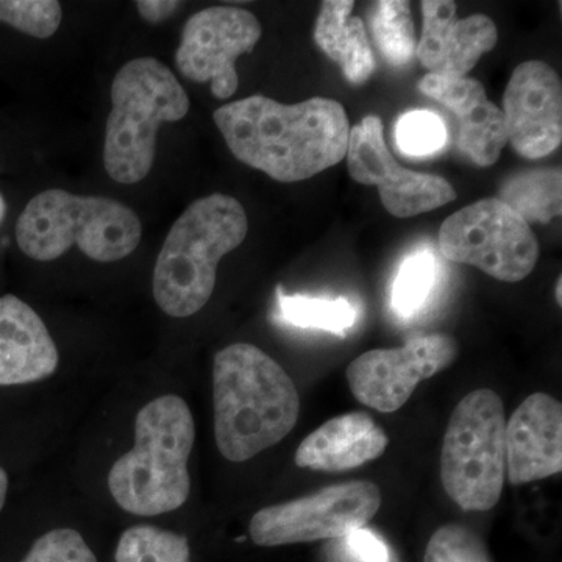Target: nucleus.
Instances as JSON below:
<instances>
[{
  "mask_svg": "<svg viewBox=\"0 0 562 562\" xmlns=\"http://www.w3.org/2000/svg\"><path fill=\"white\" fill-rule=\"evenodd\" d=\"M213 117L239 161L281 183L308 180L333 168L349 147L346 110L331 99L284 105L250 95L221 106Z\"/></svg>",
  "mask_w": 562,
  "mask_h": 562,
  "instance_id": "1",
  "label": "nucleus"
},
{
  "mask_svg": "<svg viewBox=\"0 0 562 562\" xmlns=\"http://www.w3.org/2000/svg\"><path fill=\"white\" fill-rule=\"evenodd\" d=\"M214 436L222 457L244 462L286 438L301 413L297 387L257 346L238 342L214 357Z\"/></svg>",
  "mask_w": 562,
  "mask_h": 562,
  "instance_id": "2",
  "label": "nucleus"
},
{
  "mask_svg": "<svg viewBox=\"0 0 562 562\" xmlns=\"http://www.w3.org/2000/svg\"><path fill=\"white\" fill-rule=\"evenodd\" d=\"M195 425L190 406L177 395H162L139 409L135 446L114 462L109 487L124 512L160 516L176 512L190 497L188 472Z\"/></svg>",
  "mask_w": 562,
  "mask_h": 562,
  "instance_id": "3",
  "label": "nucleus"
},
{
  "mask_svg": "<svg viewBox=\"0 0 562 562\" xmlns=\"http://www.w3.org/2000/svg\"><path fill=\"white\" fill-rule=\"evenodd\" d=\"M249 232L235 198L211 194L192 202L173 222L154 268V299L171 317L194 316L216 286L217 266Z\"/></svg>",
  "mask_w": 562,
  "mask_h": 562,
  "instance_id": "4",
  "label": "nucleus"
},
{
  "mask_svg": "<svg viewBox=\"0 0 562 562\" xmlns=\"http://www.w3.org/2000/svg\"><path fill=\"white\" fill-rule=\"evenodd\" d=\"M191 102L176 74L160 60L125 63L111 83V111L103 143V166L117 183L135 184L149 176L162 124L187 116Z\"/></svg>",
  "mask_w": 562,
  "mask_h": 562,
  "instance_id": "5",
  "label": "nucleus"
},
{
  "mask_svg": "<svg viewBox=\"0 0 562 562\" xmlns=\"http://www.w3.org/2000/svg\"><path fill=\"white\" fill-rule=\"evenodd\" d=\"M140 236L143 225L131 206L63 190L36 194L16 224L18 246L36 261L57 260L74 246L94 261H121L138 249Z\"/></svg>",
  "mask_w": 562,
  "mask_h": 562,
  "instance_id": "6",
  "label": "nucleus"
},
{
  "mask_svg": "<svg viewBox=\"0 0 562 562\" xmlns=\"http://www.w3.org/2000/svg\"><path fill=\"white\" fill-rule=\"evenodd\" d=\"M505 430V406L497 392L476 390L454 406L443 435L441 480L462 512H490L501 502Z\"/></svg>",
  "mask_w": 562,
  "mask_h": 562,
  "instance_id": "7",
  "label": "nucleus"
},
{
  "mask_svg": "<svg viewBox=\"0 0 562 562\" xmlns=\"http://www.w3.org/2000/svg\"><path fill=\"white\" fill-rule=\"evenodd\" d=\"M439 249L447 260L475 266L492 279L517 283L539 260L530 224L497 198L483 199L443 222Z\"/></svg>",
  "mask_w": 562,
  "mask_h": 562,
  "instance_id": "8",
  "label": "nucleus"
},
{
  "mask_svg": "<svg viewBox=\"0 0 562 562\" xmlns=\"http://www.w3.org/2000/svg\"><path fill=\"white\" fill-rule=\"evenodd\" d=\"M382 508V491L372 482L333 484L306 497L268 506L251 517L249 535L260 547L346 538Z\"/></svg>",
  "mask_w": 562,
  "mask_h": 562,
  "instance_id": "9",
  "label": "nucleus"
},
{
  "mask_svg": "<svg viewBox=\"0 0 562 562\" xmlns=\"http://www.w3.org/2000/svg\"><path fill=\"white\" fill-rule=\"evenodd\" d=\"M458 344L443 333L416 336L397 349L366 351L346 376L358 402L380 413L398 412L424 380L453 364Z\"/></svg>",
  "mask_w": 562,
  "mask_h": 562,
  "instance_id": "10",
  "label": "nucleus"
},
{
  "mask_svg": "<svg viewBox=\"0 0 562 562\" xmlns=\"http://www.w3.org/2000/svg\"><path fill=\"white\" fill-rule=\"evenodd\" d=\"M260 21L238 7H210L184 24L176 65L181 76L210 83L214 98H232L239 87L236 60L261 40Z\"/></svg>",
  "mask_w": 562,
  "mask_h": 562,
  "instance_id": "11",
  "label": "nucleus"
},
{
  "mask_svg": "<svg viewBox=\"0 0 562 562\" xmlns=\"http://www.w3.org/2000/svg\"><path fill=\"white\" fill-rule=\"evenodd\" d=\"M346 157L351 179L379 188L384 209L392 216H419L457 199L449 181L398 165L387 149L383 124L376 116L364 117L351 128Z\"/></svg>",
  "mask_w": 562,
  "mask_h": 562,
  "instance_id": "12",
  "label": "nucleus"
},
{
  "mask_svg": "<svg viewBox=\"0 0 562 562\" xmlns=\"http://www.w3.org/2000/svg\"><path fill=\"white\" fill-rule=\"evenodd\" d=\"M506 136L517 154L547 157L562 139L560 76L547 63L525 61L514 69L503 98Z\"/></svg>",
  "mask_w": 562,
  "mask_h": 562,
  "instance_id": "13",
  "label": "nucleus"
},
{
  "mask_svg": "<svg viewBox=\"0 0 562 562\" xmlns=\"http://www.w3.org/2000/svg\"><path fill=\"white\" fill-rule=\"evenodd\" d=\"M420 9L424 27L417 57L435 76L462 79L497 44V27L484 14L458 20L452 0H424Z\"/></svg>",
  "mask_w": 562,
  "mask_h": 562,
  "instance_id": "14",
  "label": "nucleus"
},
{
  "mask_svg": "<svg viewBox=\"0 0 562 562\" xmlns=\"http://www.w3.org/2000/svg\"><path fill=\"white\" fill-rule=\"evenodd\" d=\"M506 475L513 486L535 483L562 472V405L536 392L506 422Z\"/></svg>",
  "mask_w": 562,
  "mask_h": 562,
  "instance_id": "15",
  "label": "nucleus"
},
{
  "mask_svg": "<svg viewBox=\"0 0 562 562\" xmlns=\"http://www.w3.org/2000/svg\"><path fill=\"white\" fill-rule=\"evenodd\" d=\"M419 90L458 117V147L475 165L487 168L498 160L508 143L505 117L503 111L487 99L479 80L427 74L419 81Z\"/></svg>",
  "mask_w": 562,
  "mask_h": 562,
  "instance_id": "16",
  "label": "nucleus"
},
{
  "mask_svg": "<svg viewBox=\"0 0 562 562\" xmlns=\"http://www.w3.org/2000/svg\"><path fill=\"white\" fill-rule=\"evenodd\" d=\"M57 368V346L35 310L14 295L0 297V386L40 382Z\"/></svg>",
  "mask_w": 562,
  "mask_h": 562,
  "instance_id": "17",
  "label": "nucleus"
},
{
  "mask_svg": "<svg viewBox=\"0 0 562 562\" xmlns=\"http://www.w3.org/2000/svg\"><path fill=\"white\" fill-rule=\"evenodd\" d=\"M390 438L368 413L333 417L303 439L295 464L317 472H347L382 457Z\"/></svg>",
  "mask_w": 562,
  "mask_h": 562,
  "instance_id": "18",
  "label": "nucleus"
},
{
  "mask_svg": "<svg viewBox=\"0 0 562 562\" xmlns=\"http://www.w3.org/2000/svg\"><path fill=\"white\" fill-rule=\"evenodd\" d=\"M353 0H325L317 16L314 40L317 46L338 63L351 85H362L375 70L364 22L351 16Z\"/></svg>",
  "mask_w": 562,
  "mask_h": 562,
  "instance_id": "19",
  "label": "nucleus"
},
{
  "mask_svg": "<svg viewBox=\"0 0 562 562\" xmlns=\"http://www.w3.org/2000/svg\"><path fill=\"white\" fill-rule=\"evenodd\" d=\"M497 199L516 211L528 224H547L561 214V171L536 169L516 173L503 183Z\"/></svg>",
  "mask_w": 562,
  "mask_h": 562,
  "instance_id": "20",
  "label": "nucleus"
},
{
  "mask_svg": "<svg viewBox=\"0 0 562 562\" xmlns=\"http://www.w3.org/2000/svg\"><path fill=\"white\" fill-rule=\"evenodd\" d=\"M357 316V308L346 297L291 295L283 288H277V319L291 327L324 330L344 338L353 327Z\"/></svg>",
  "mask_w": 562,
  "mask_h": 562,
  "instance_id": "21",
  "label": "nucleus"
},
{
  "mask_svg": "<svg viewBox=\"0 0 562 562\" xmlns=\"http://www.w3.org/2000/svg\"><path fill=\"white\" fill-rule=\"evenodd\" d=\"M369 27L376 47L391 66H405L416 52V31L409 2L382 0L372 7Z\"/></svg>",
  "mask_w": 562,
  "mask_h": 562,
  "instance_id": "22",
  "label": "nucleus"
},
{
  "mask_svg": "<svg viewBox=\"0 0 562 562\" xmlns=\"http://www.w3.org/2000/svg\"><path fill=\"white\" fill-rule=\"evenodd\" d=\"M438 281V262L430 250H417L405 258L395 276L391 306L402 319H412L430 301Z\"/></svg>",
  "mask_w": 562,
  "mask_h": 562,
  "instance_id": "23",
  "label": "nucleus"
},
{
  "mask_svg": "<svg viewBox=\"0 0 562 562\" xmlns=\"http://www.w3.org/2000/svg\"><path fill=\"white\" fill-rule=\"evenodd\" d=\"M114 562H191L190 543L176 532L138 525L121 536Z\"/></svg>",
  "mask_w": 562,
  "mask_h": 562,
  "instance_id": "24",
  "label": "nucleus"
},
{
  "mask_svg": "<svg viewBox=\"0 0 562 562\" xmlns=\"http://www.w3.org/2000/svg\"><path fill=\"white\" fill-rule=\"evenodd\" d=\"M395 144L402 154L427 158L441 151L447 144L446 122L430 110H413L395 124Z\"/></svg>",
  "mask_w": 562,
  "mask_h": 562,
  "instance_id": "25",
  "label": "nucleus"
},
{
  "mask_svg": "<svg viewBox=\"0 0 562 562\" xmlns=\"http://www.w3.org/2000/svg\"><path fill=\"white\" fill-rule=\"evenodd\" d=\"M61 20L57 0H0V22L33 38H50Z\"/></svg>",
  "mask_w": 562,
  "mask_h": 562,
  "instance_id": "26",
  "label": "nucleus"
},
{
  "mask_svg": "<svg viewBox=\"0 0 562 562\" xmlns=\"http://www.w3.org/2000/svg\"><path fill=\"white\" fill-rule=\"evenodd\" d=\"M424 562H492V558L475 531L464 525L447 524L432 532Z\"/></svg>",
  "mask_w": 562,
  "mask_h": 562,
  "instance_id": "27",
  "label": "nucleus"
},
{
  "mask_svg": "<svg viewBox=\"0 0 562 562\" xmlns=\"http://www.w3.org/2000/svg\"><path fill=\"white\" fill-rule=\"evenodd\" d=\"M22 562H98L79 531L60 528L41 536Z\"/></svg>",
  "mask_w": 562,
  "mask_h": 562,
  "instance_id": "28",
  "label": "nucleus"
},
{
  "mask_svg": "<svg viewBox=\"0 0 562 562\" xmlns=\"http://www.w3.org/2000/svg\"><path fill=\"white\" fill-rule=\"evenodd\" d=\"M346 547L350 557L358 562H390V550L386 543L364 527L346 536Z\"/></svg>",
  "mask_w": 562,
  "mask_h": 562,
  "instance_id": "29",
  "label": "nucleus"
},
{
  "mask_svg": "<svg viewBox=\"0 0 562 562\" xmlns=\"http://www.w3.org/2000/svg\"><path fill=\"white\" fill-rule=\"evenodd\" d=\"M135 5L144 21L149 24H160L173 16L183 3L177 0H138Z\"/></svg>",
  "mask_w": 562,
  "mask_h": 562,
  "instance_id": "30",
  "label": "nucleus"
},
{
  "mask_svg": "<svg viewBox=\"0 0 562 562\" xmlns=\"http://www.w3.org/2000/svg\"><path fill=\"white\" fill-rule=\"evenodd\" d=\"M7 492H9V476H7V472L0 468V512H2L3 505H5Z\"/></svg>",
  "mask_w": 562,
  "mask_h": 562,
  "instance_id": "31",
  "label": "nucleus"
},
{
  "mask_svg": "<svg viewBox=\"0 0 562 562\" xmlns=\"http://www.w3.org/2000/svg\"><path fill=\"white\" fill-rule=\"evenodd\" d=\"M5 214H7L5 199H3L2 194H0V222L3 221V217H5Z\"/></svg>",
  "mask_w": 562,
  "mask_h": 562,
  "instance_id": "32",
  "label": "nucleus"
},
{
  "mask_svg": "<svg viewBox=\"0 0 562 562\" xmlns=\"http://www.w3.org/2000/svg\"><path fill=\"white\" fill-rule=\"evenodd\" d=\"M561 279H558V290H557V299H558V303H560L561 305V302H562V297H561Z\"/></svg>",
  "mask_w": 562,
  "mask_h": 562,
  "instance_id": "33",
  "label": "nucleus"
}]
</instances>
